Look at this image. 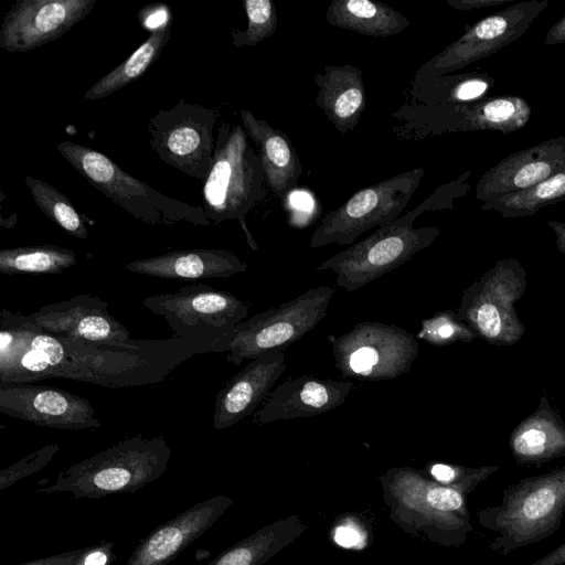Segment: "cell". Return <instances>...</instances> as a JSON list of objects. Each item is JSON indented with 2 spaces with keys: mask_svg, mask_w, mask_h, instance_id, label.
<instances>
[{
  "mask_svg": "<svg viewBox=\"0 0 565 565\" xmlns=\"http://www.w3.org/2000/svg\"><path fill=\"white\" fill-rule=\"evenodd\" d=\"M209 352H225L224 341L172 337L139 349L95 345L45 333L21 312H0V384L55 377L106 387L156 384L188 359Z\"/></svg>",
  "mask_w": 565,
  "mask_h": 565,
  "instance_id": "1",
  "label": "cell"
},
{
  "mask_svg": "<svg viewBox=\"0 0 565 565\" xmlns=\"http://www.w3.org/2000/svg\"><path fill=\"white\" fill-rule=\"evenodd\" d=\"M470 175L471 170L440 185L415 209L323 260L317 270H332L338 287L355 291L411 260L440 235L436 226L414 227L416 217L427 211L454 209V200L469 192Z\"/></svg>",
  "mask_w": 565,
  "mask_h": 565,
  "instance_id": "2",
  "label": "cell"
},
{
  "mask_svg": "<svg viewBox=\"0 0 565 565\" xmlns=\"http://www.w3.org/2000/svg\"><path fill=\"white\" fill-rule=\"evenodd\" d=\"M391 520L409 534L444 547L461 546L473 530L467 497L413 467H394L379 477Z\"/></svg>",
  "mask_w": 565,
  "mask_h": 565,
  "instance_id": "3",
  "label": "cell"
},
{
  "mask_svg": "<svg viewBox=\"0 0 565 565\" xmlns=\"http://www.w3.org/2000/svg\"><path fill=\"white\" fill-rule=\"evenodd\" d=\"M170 458L163 436L129 437L70 466L36 492H68L74 499L135 492L158 480L168 470Z\"/></svg>",
  "mask_w": 565,
  "mask_h": 565,
  "instance_id": "4",
  "label": "cell"
},
{
  "mask_svg": "<svg viewBox=\"0 0 565 565\" xmlns=\"http://www.w3.org/2000/svg\"><path fill=\"white\" fill-rule=\"evenodd\" d=\"M564 513L565 466L509 484L498 505L479 510L478 522L497 533L490 548L505 556L553 535Z\"/></svg>",
  "mask_w": 565,
  "mask_h": 565,
  "instance_id": "5",
  "label": "cell"
},
{
  "mask_svg": "<svg viewBox=\"0 0 565 565\" xmlns=\"http://www.w3.org/2000/svg\"><path fill=\"white\" fill-rule=\"evenodd\" d=\"M266 183L259 153L242 125L222 121L211 171L203 182V209L210 222L238 221L248 245L259 250L246 224L247 213L263 199Z\"/></svg>",
  "mask_w": 565,
  "mask_h": 565,
  "instance_id": "6",
  "label": "cell"
},
{
  "mask_svg": "<svg viewBox=\"0 0 565 565\" xmlns=\"http://www.w3.org/2000/svg\"><path fill=\"white\" fill-rule=\"evenodd\" d=\"M56 150L96 190L139 222L168 227L211 225L202 205H190L154 190L97 150L68 140L61 141Z\"/></svg>",
  "mask_w": 565,
  "mask_h": 565,
  "instance_id": "7",
  "label": "cell"
},
{
  "mask_svg": "<svg viewBox=\"0 0 565 565\" xmlns=\"http://www.w3.org/2000/svg\"><path fill=\"white\" fill-rule=\"evenodd\" d=\"M525 288L522 264L515 258L501 259L465 289L457 315L488 343L512 345L525 332L515 310Z\"/></svg>",
  "mask_w": 565,
  "mask_h": 565,
  "instance_id": "8",
  "label": "cell"
},
{
  "mask_svg": "<svg viewBox=\"0 0 565 565\" xmlns=\"http://www.w3.org/2000/svg\"><path fill=\"white\" fill-rule=\"evenodd\" d=\"M531 106L521 96L501 95L478 102L419 106L404 103L392 116L403 138H425L446 132L497 131L511 134L523 128Z\"/></svg>",
  "mask_w": 565,
  "mask_h": 565,
  "instance_id": "9",
  "label": "cell"
},
{
  "mask_svg": "<svg viewBox=\"0 0 565 565\" xmlns=\"http://www.w3.org/2000/svg\"><path fill=\"white\" fill-rule=\"evenodd\" d=\"M424 174L425 170L417 167L359 190L321 220L311 234L309 246L352 245L366 231L396 220Z\"/></svg>",
  "mask_w": 565,
  "mask_h": 565,
  "instance_id": "10",
  "label": "cell"
},
{
  "mask_svg": "<svg viewBox=\"0 0 565 565\" xmlns=\"http://www.w3.org/2000/svg\"><path fill=\"white\" fill-rule=\"evenodd\" d=\"M330 342L337 370L361 381L396 379L412 369L419 353L414 334L380 321L359 322Z\"/></svg>",
  "mask_w": 565,
  "mask_h": 565,
  "instance_id": "11",
  "label": "cell"
},
{
  "mask_svg": "<svg viewBox=\"0 0 565 565\" xmlns=\"http://www.w3.org/2000/svg\"><path fill=\"white\" fill-rule=\"evenodd\" d=\"M334 294L330 286L312 287L288 302L242 321L231 339L227 361L241 365L266 351L285 350L323 319Z\"/></svg>",
  "mask_w": 565,
  "mask_h": 565,
  "instance_id": "12",
  "label": "cell"
},
{
  "mask_svg": "<svg viewBox=\"0 0 565 565\" xmlns=\"http://www.w3.org/2000/svg\"><path fill=\"white\" fill-rule=\"evenodd\" d=\"M216 118L215 109L179 99L149 119L150 147L161 161L204 182L215 151Z\"/></svg>",
  "mask_w": 565,
  "mask_h": 565,
  "instance_id": "13",
  "label": "cell"
},
{
  "mask_svg": "<svg viewBox=\"0 0 565 565\" xmlns=\"http://www.w3.org/2000/svg\"><path fill=\"white\" fill-rule=\"evenodd\" d=\"M142 305L164 318L173 338H214L224 341L227 350L235 328L249 309L234 294L203 284L148 296Z\"/></svg>",
  "mask_w": 565,
  "mask_h": 565,
  "instance_id": "14",
  "label": "cell"
},
{
  "mask_svg": "<svg viewBox=\"0 0 565 565\" xmlns=\"http://www.w3.org/2000/svg\"><path fill=\"white\" fill-rule=\"evenodd\" d=\"M548 7L547 0H527L466 25L465 33L416 71L415 81L458 71L520 39Z\"/></svg>",
  "mask_w": 565,
  "mask_h": 565,
  "instance_id": "15",
  "label": "cell"
},
{
  "mask_svg": "<svg viewBox=\"0 0 565 565\" xmlns=\"http://www.w3.org/2000/svg\"><path fill=\"white\" fill-rule=\"evenodd\" d=\"M108 303L93 295L45 305L23 318L41 331L95 345L139 349L151 340H132L128 329L107 310Z\"/></svg>",
  "mask_w": 565,
  "mask_h": 565,
  "instance_id": "16",
  "label": "cell"
},
{
  "mask_svg": "<svg viewBox=\"0 0 565 565\" xmlns=\"http://www.w3.org/2000/svg\"><path fill=\"white\" fill-rule=\"evenodd\" d=\"M96 0H17L0 25V47L25 53L60 39L93 10Z\"/></svg>",
  "mask_w": 565,
  "mask_h": 565,
  "instance_id": "17",
  "label": "cell"
},
{
  "mask_svg": "<svg viewBox=\"0 0 565 565\" xmlns=\"http://www.w3.org/2000/svg\"><path fill=\"white\" fill-rule=\"evenodd\" d=\"M0 413L60 430L102 426L88 399L62 388L31 383L0 384Z\"/></svg>",
  "mask_w": 565,
  "mask_h": 565,
  "instance_id": "18",
  "label": "cell"
},
{
  "mask_svg": "<svg viewBox=\"0 0 565 565\" xmlns=\"http://www.w3.org/2000/svg\"><path fill=\"white\" fill-rule=\"evenodd\" d=\"M565 169V135L503 158L481 175L476 199L490 202L532 188Z\"/></svg>",
  "mask_w": 565,
  "mask_h": 565,
  "instance_id": "19",
  "label": "cell"
},
{
  "mask_svg": "<svg viewBox=\"0 0 565 565\" xmlns=\"http://www.w3.org/2000/svg\"><path fill=\"white\" fill-rule=\"evenodd\" d=\"M232 504L233 499L217 494L189 508L141 540L126 565H168L205 533Z\"/></svg>",
  "mask_w": 565,
  "mask_h": 565,
  "instance_id": "20",
  "label": "cell"
},
{
  "mask_svg": "<svg viewBox=\"0 0 565 565\" xmlns=\"http://www.w3.org/2000/svg\"><path fill=\"white\" fill-rule=\"evenodd\" d=\"M284 350L266 351L236 373L217 393L213 427L222 430L253 415L285 372Z\"/></svg>",
  "mask_w": 565,
  "mask_h": 565,
  "instance_id": "21",
  "label": "cell"
},
{
  "mask_svg": "<svg viewBox=\"0 0 565 565\" xmlns=\"http://www.w3.org/2000/svg\"><path fill=\"white\" fill-rule=\"evenodd\" d=\"M352 383L301 375L289 379L274 388L260 408L252 416L258 425L277 420L306 418L341 406L349 396Z\"/></svg>",
  "mask_w": 565,
  "mask_h": 565,
  "instance_id": "22",
  "label": "cell"
},
{
  "mask_svg": "<svg viewBox=\"0 0 565 565\" xmlns=\"http://www.w3.org/2000/svg\"><path fill=\"white\" fill-rule=\"evenodd\" d=\"M124 269L148 277L198 280L227 278L246 271L248 266L228 249L193 248L132 260Z\"/></svg>",
  "mask_w": 565,
  "mask_h": 565,
  "instance_id": "23",
  "label": "cell"
},
{
  "mask_svg": "<svg viewBox=\"0 0 565 565\" xmlns=\"http://www.w3.org/2000/svg\"><path fill=\"white\" fill-rule=\"evenodd\" d=\"M316 105L340 134L352 131L366 107L362 71L353 65H324L315 75Z\"/></svg>",
  "mask_w": 565,
  "mask_h": 565,
  "instance_id": "24",
  "label": "cell"
},
{
  "mask_svg": "<svg viewBox=\"0 0 565 565\" xmlns=\"http://www.w3.org/2000/svg\"><path fill=\"white\" fill-rule=\"evenodd\" d=\"M241 120L247 136L258 147L266 184L284 202L295 190L302 173L296 148L285 132L258 119L250 110L242 109Z\"/></svg>",
  "mask_w": 565,
  "mask_h": 565,
  "instance_id": "25",
  "label": "cell"
},
{
  "mask_svg": "<svg viewBox=\"0 0 565 565\" xmlns=\"http://www.w3.org/2000/svg\"><path fill=\"white\" fill-rule=\"evenodd\" d=\"M510 451L518 465H542L565 457V423L546 394L537 408L511 433Z\"/></svg>",
  "mask_w": 565,
  "mask_h": 565,
  "instance_id": "26",
  "label": "cell"
},
{
  "mask_svg": "<svg viewBox=\"0 0 565 565\" xmlns=\"http://www.w3.org/2000/svg\"><path fill=\"white\" fill-rule=\"evenodd\" d=\"M151 21L150 35L122 63L99 78L84 94V102L102 99L121 89L143 75L157 61L171 38L169 7L157 4Z\"/></svg>",
  "mask_w": 565,
  "mask_h": 565,
  "instance_id": "27",
  "label": "cell"
},
{
  "mask_svg": "<svg viewBox=\"0 0 565 565\" xmlns=\"http://www.w3.org/2000/svg\"><path fill=\"white\" fill-rule=\"evenodd\" d=\"M306 530L299 514L275 520L224 550L207 565H264Z\"/></svg>",
  "mask_w": 565,
  "mask_h": 565,
  "instance_id": "28",
  "label": "cell"
},
{
  "mask_svg": "<svg viewBox=\"0 0 565 565\" xmlns=\"http://www.w3.org/2000/svg\"><path fill=\"white\" fill-rule=\"evenodd\" d=\"M326 19L333 26L375 38L398 34L411 24L394 8L373 0H333Z\"/></svg>",
  "mask_w": 565,
  "mask_h": 565,
  "instance_id": "29",
  "label": "cell"
},
{
  "mask_svg": "<svg viewBox=\"0 0 565 565\" xmlns=\"http://www.w3.org/2000/svg\"><path fill=\"white\" fill-rule=\"evenodd\" d=\"M493 84L494 77L489 73L477 72L413 79L405 103L419 106L473 103L486 98Z\"/></svg>",
  "mask_w": 565,
  "mask_h": 565,
  "instance_id": "30",
  "label": "cell"
},
{
  "mask_svg": "<svg viewBox=\"0 0 565 565\" xmlns=\"http://www.w3.org/2000/svg\"><path fill=\"white\" fill-rule=\"evenodd\" d=\"M76 262L72 249L51 244L2 248L0 274H61Z\"/></svg>",
  "mask_w": 565,
  "mask_h": 565,
  "instance_id": "31",
  "label": "cell"
},
{
  "mask_svg": "<svg viewBox=\"0 0 565 565\" xmlns=\"http://www.w3.org/2000/svg\"><path fill=\"white\" fill-rule=\"evenodd\" d=\"M564 201L565 169L532 188L482 203L480 209L497 212L504 218H515L534 215L547 205Z\"/></svg>",
  "mask_w": 565,
  "mask_h": 565,
  "instance_id": "32",
  "label": "cell"
},
{
  "mask_svg": "<svg viewBox=\"0 0 565 565\" xmlns=\"http://www.w3.org/2000/svg\"><path fill=\"white\" fill-rule=\"evenodd\" d=\"M24 183L36 206L52 222L78 239L88 237V230L81 214L62 192L47 182L31 175L24 178Z\"/></svg>",
  "mask_w": 565,
  "mask_h": 565,
  "instance_id": "33",
  "label": "cell"
},
{
  "mask_svg": "<svg viewBox=\"0 0 565 565\" xmlns=\"http://www.w3.org/2000/svg\"><path fill=\"white\" fill-rule=\"evenodd\" d=\"M243 3L247 28L232 31V44L235 47L256 46L276 32L277 9L271 0H245Z\"/></svg>",
  "mask_w": 565,
  "mask_h": 565,
  "instance_id": "34",
  "label": "cell"
},
{
  "mask_svg": "<svg viewBox=\"0 0 565 565\" xmlns=\"http://www.w3.org/2000/svg\"><path fill=\"white\" fill-rule=\"evenodd\" d=\"M477 337V333L452 310L439 311L423 319L417 333V339L434 347H446L459 341L470 342Z\"/></svg>",
  "mask_w": 565,
  "mask_h": 565,
  "instance_id": "35",
  "label": "cell"
},
{
  "mask_svg": "<svg viewBox=\"0 0 565 565\" xmlns=\"http://www.w3.org/2000/svg\"><path fill=\"white\" fill-rule=\"evenodd\" d=\"M498 470L499 467L497 466H481L472 468L431 461L425 466L422 472L431 480L456 489L467 497L479 483Z\"/></svg>",
  "mask_w": 565,
  "mask_h": 565,
  "instance_id": "36",
  "label": "cell"
},
{
  "mask_svg": "<svg viewBox=\"0 0 565 565\" xmlns=\"http://www.w3.org/2000/svg\"><path fill=\"white\" fill-rule=\"evenodd\" d=\"M60 451L57 444L44 446L0 471V490L43 469Z\"/></svg>",
  "mask_w": 565,
  "mask_h": 565,
  "instance_id": "37",
  "label": "cell"
},
{
  "mask_svg": "<svg viewBox=\"0 0 565 565\" xmlns=\"http://www.w3.org/2000/svg\"><path fill=\"white\" fill-rule=\"evenodd\" d=\"M115 545L110 542L79 548L72 565H111L116 559Z\"/></svg>",
  "mask_w": 565,
  "mask_h": 565,
  "instance_id": "38",
  "label": "cell"
},
{
  "mask_svg": "<svg viewBox=\"0 0 565 565\" xmlns=\"http://www.w3.org/2000/svg\"><path fill=\"white\" fill-rule=\"evenodd\" d=\"M334 541L344 547L359 546L364 542L363 533L351 523L339 525L334 532Z\"/></svg>",
  "mask_w": 565,
  "mask_h": 565,
  "instance_id": "39",
  "label": "cell"
},
{
  "mask_svg": "<svg viewBox=\"0 0 565 565\" xmlns=\"http://www.w3.org/2000/svg\"><path fill=\"white\" fill-rule=\"evenodd\" d=\"M510 0H447V4L456 10H475L503 4Z\"/></svg>",
  "mask_w": 565,
  "mask_h": 565,
  "instance_id": "40",
  "label": "cell"
},
{
  "mask_svg": "<svg viewBox=\"0 0 565 565\" xmlns=\"http://www.w3.org/2000/svg\"><path fill=\"white\" fill-rule=\"evenodd\" d=\"M78 553L79 548L72 552L38 558L20 565H72Z\"/></svg>",
  "mask_w": 565,
  "mask_h": 565,
  "instance_id": "41",
  "label": "cell"
},
{
  "mask_svg": "<svg viewBox=\"0 0 565 565\" xmlns=\"http://www.w3.org/2000/svg\"><path fill=\"white\" fill-rule=\"evenodd\" d=\"M565 43V15L556 21L547 31L543 44L555 45Z\"/></svg>",
  "mask_w": 565,
  "mask_h": 565,
  "instance_id": "42",
  "label": "cell"
},
{
  "mask_svg": "<svg viewBox=\"0 0 565 565\" xmlns=\"http://www.w3.org/2000/svg\"><path fill=\"white\" fill-rule=\"evenodd\" d=\"M527 565H565V541L548 554Z\"/></svg>",
  "mask_w": 565,
  "mask_h": 565,
  "instance_id": "43",
  "label": "cell"
},
{
  "mask_svg": "<svg viewBox=\"0 0 565 565\" xmlns=\"http://www.w3.org/2000/svg\"><path fill=\"white\" fill-rule=\"evenodd\" d=\"M547 225L555 235L556 248L565 255V222L548 220Z\"/></svg>",
  "mask_w": 565,
  "mask_h": 565,
  "instance_id": "44",
  "label": "cell"
}]
</instances>
